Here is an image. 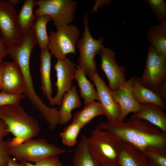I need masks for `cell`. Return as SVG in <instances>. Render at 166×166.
<instances>
[{
  "label": "cell",
  "mask_w": 166,
  "mask_h": 166,
  "mask_svg": "<svg viewBox=\"0 0 166 166\" xmlns=\"http://www.w3.org/2000/svg\"><path fill=\"white\" fill-rule=\"evenodd\" d=\"M2 85L1 90L8 93L22 94L25 91L24 78L19 69L12 62L1 63Z\"/></svg>",
  "instance_id": "cell-14"
},
{
  "label": "cell",
  "mask_w": 166,
  "mask_h": 166,
  "mask_svg": "<svg viewBox=\"0 0 166 166\" xmlns=\"http://www.w3.org/2000/svg\"><path fill=\"white\" fill-rule=\"evenodd\" d=\"M89 150L99 163H117L120 140L113 133L107 130L95 129L87 137Z\"/></svg>",
  "instance_id": "cell-4"
},
{
  "label": "cell",
  "mask_w": 166,
  "mask_h": 166,
  "mask_svg": "<svg viewBox=\"0 0 166 166\" xmlns=\"http://www.w3.org/2000/svg\"><path fill=\"white\" fill-rule=\"evenodd\" d=\"M57 30L50 31L48 48L57 60L65 58L68 54H76L77 43L80 31L73 24L56 27Z\"/></svg>",
  "instance_id": "cell-6"
},
{
  "label": "cell",
  "mask_w": 166,
  "mask_h": 166,
  "mask_svg": "<svg viewBox=\"0 0 166 166\" xmlns=\"http://www.w3.org/2000/svg\"><path fill=\"white\" fill-rule=\"evenodd\" d=\"M51 18L47 15H42L37 17L31 29L34 33L37 44L41 49L48 47L49 43V36L46 30V26Z\"/></svg>",
  "instance_id": "cell-25"
},
{
  "label": "cell",
  "mask_w": 166,
  "mask_h": 166,
  "mask_svg": "<svg viewBox=\"0 0 166 166\" xmlns=\"http://www.w3.org/2000/svg\"><path fill=\"white\" fill-rule=\"evenodd\" d=\"M144 152L148 160L156 166H166V156L152 150H148Z\"/></svg>",
  "instance_id": "cell-29"
},
{
  "label": "cell",
  "mask_w": 166,
  "mask_h": 166,
  "mask_svg": "<svg viewBox=\"0 0 166 166\" xmlns=\"http://www.w3.org/2000/svg\"><path fill=\"white\" fill-rule=\"evenodd\" d=\"M11 139L6 140L9 154L20 161L36 163L45 158L68 152L50 144L43 138H30L22 143L14 145L11 144Z\"/></svg>",
  "instance_id": "cell-3"
},
{
  "label": "cell",
  "mask_w": 166,
  "mask_h": 166,
  "mask_svg": "<svg viewBox=\"0 0 166 166\" xmlns=\"http://www.w3.org/2000/svg\"><path fill=\"white\" fill-rule=\"evenodd\" d=\"M82 128L79 123L74 121L65 127L60 134L63 144L69 147L75 145L77 143V136Z\"/></svg>",
  "instance_id": "cell-26"
},
{
  "label": "cell",
  "mask_w": 166,
  "mask_h": 166,
  "mask_svg": "<svg viewBox=\"0 0 166 166\" xmlns=\"http://www.w3.org/2000/svg\"><path fill=\"white\" fill-rule=\"evenodd\" d=\"M95 129L109 131L144 152L152 150L166 156V134L147 121L131 117L121 122H101Z\"/></svg>",
  "instance_id": "cell-1"
},
{
  "label": "cell",
  "mask_w": 166,
  "mask_h": 166,
  "mask_svg": "<svg viewBox=\"0 0 166 166\" xmlns=\"http://www.w3.org/2000/svg\"><path fill=\"white\" fill-rule=\"evenodd\" d=\"M145 2L150 7L160 23L166 22V5L163 0H148Z\"/></svg>",
  "instance_id": "cell-27"
},
{
  "label": "cell",
  "mask_w": 166,
  "mask_h": 166,
  "mask_svg": "<svg viewBox=\"0 0 166 166\" xmlns=\"http://www.w3.org/2000/svg\"><path fill=\"white\" fill-rule=\"evenodd\" d=\"M26 97L25 94H10L0 92V106L9 105H20L21 100Z\"/></svg>",
  "instance_id": "cell-28"
},
{
  "label": "cell",
  "mask_w": 166,
  "mask_h": 166,
  "mask_svg": "<svg viewBox=\"0 0 166 166\" xmlns=\"http://www.w3.org/2000/svg\"><path fill=\"white\" fill-rule=\"evenodd\" d=\"M2 85V73L1 64H0V90H1Z\"/></svg>",
  "instance_id": "cell-38"
},
{
  "label": "cell",
  "mask_w": 166,
  "mask_h": 166,
  "mask_svg": "<svg viewBox=\"0 0 166 166\" xmlns=\"http://www.w3.org/2000/svg\"><path fill=\"white\" fill-rule=\"evenodd\" d=\"M140 111L134 113L132 117L146 121L156 126L163 133L166 134V113L160 107L152 104L142 105Z\"/></svg>",
  "instance_id": "cell-16"
},
{
  "label": "cell",
  "mask_w": 166,
  "mask_h": 166,
  "mask_svg": "<svg viewBox=\"0 0 166 166\" xmlns=\"http://www.w3.org/2000/svg\"><path fill=\"white\" fill-rule=\"evenodd\" d=\"M9 133L6 124L2 119L0 118V140H2Z\"/></svg>",
  "instance_id": "cell-33"
},
{
  "label": "cell",
  "mask_w": 166,
  "mask_h": 166,
  "mask_svg": "<svg viewBox=\"0 0 166 166\" xmlns=\"http://www.w3.org/2000/svg\"><path fill=\"white\" fill-rule=\"evenodd\" d=\"M26 166H37L35 164V165L33 164L30 163L28 162H26Z\"/></svg>",
  "instance_id": "cell-39"
},
{
  "label": "cell",
  "mask_w": 166,
  "mask_h": 166,
  "mask_svg": "<svg viewBox=\"0 0 166 166\" xmlns=\"http://www.w3.org/2000/svg\"><path fill=\"white\" fill-rule=\"evenodd\" d=\"M75 79L77 82L80 97L84 99L85 105L94 102L95 100L97 101V93L94 84L87 79L84 71L77 65Z\"/></svg>",
  "instance_id": "cell-22"
},
{
  "label": "cell",
  "mask_w": 166,
  "mask_h": 166,
  "mask_svg": "<svg viewBox=\"0 0 166 166\" xmlns=\"http://www.w3.org/2000/svg\"><path fill=\"white\" fill-rule=\"evenodd\" d=\"M147 38L151 47L160 56L166 57V22L151 27Z\"/></svg>",
  "instance_id": "cell-21"
},
{
  "label": "cell",
  "mask_w": 166,
  "mask_h": 166,
  "mask_svg": "<svg viewBox=\"0 0 166 166\" xmlns=\"http://www.w3.org/2000/svg\"><path fill=\"white\" fill-rule=\"evenodd\" d=\"M0 118L6 124L9 132L15 137L11 139L12 145L37 136L40 131L38 120L26 113L20 105L0 106Z\"/></svg>",
  "instance_id": "cell-2"
},
{
  "label": "cell",
  "mask_w": 166,
  "mask_h": 166,
  "mask_svg": "<svg viewBox=\"0 0 166 166\" xmlns=\"http://www.w3.org/2000/svg\"><path fill=\"white\" fill-rule=\"evenodd\" d=\"M73 166H102L90 153L88 147L87 137L83 136L75 149L73 159Z\"/></svg>",
  "instance_id": "cell-23"
},
{
  "label": "cell",
  "mask_w": 166,
  "mask_h": 166,
  "mask_svg": "<svg viewBox=\"0 0 166 166\" xmlns=\"http://www.w3.org/2000/svg\"><path fill=\"white\" fill-rule=\"evenodd\" d=\"M17 10L8 1L0 0V31L7 48L16 45L23 35L17 26Z\"/></svg>",
  "instance_id": "cell-9"
},
{
  "label": "cell",
  "mask_w": 166,
  "mask_h": 166,
  "mask_svg": "<svg viewBox=\"0 0 166 166\" xmlns=\"http://www.w3.org/2000/svg\"><path fill=\"white\" fill-rule=\"evenodd\" d=\"M90 78L93 81L97 89V101L101 105L108 122L118 121L121 110L118 104L114 99L111 90L97 72Z\"/></svg>",
  "instance_id": "cell-12"
},
{
  "label": "cell",
  "mask_w": 166,
  "mask_h": 166,
  "mask_svg": "<svg viewBox=\"0 0 166 166\" xmlns=\"http://www.w3.org/2000/svg\"><path fill=\"white\" fill-rule=\"evenodd\" d=\"M9 157L6 141L0 140V166H7Z\"/></svg>",
  "instance_id": "cell-30"
},
{
  "label": "cell",
  "mask_w": 166,
  "mask_h": 166,
  "mask_svg": "<svg viewBox=\"0 0 166 166\" xmlns=\"http://www.w3.org/2000/svg\"><path fill=\"white\" fill-rule=\"evenodd\" d=\"M88 16L86 15L84 17V32L77 46L79 51L78 65L90 78L97 72L95 58L104 46V38L101 37L95 40L92 37L89 30Z\"/></svg>",
  "instance_id": "cell-5"
},
{
  "label": "cell",
  "mask_w": 166,
  "mask_h": 166,
  "mask_svg": "<svg viewBox=\"0 0 166 166\" xmlns=\"http://www.w3.org/2000/svg\"><path fill=\"white\" fill-rule=\"evenodd\" d=\"M102 166H122L117 163H105L102 164Z\"/></svg>",
  "instance_id": "cell-36"
},
{
  "label": "cell",
  "mask_w": 166,
  "mask_h": 166,
  "mask_svg": "<svg viewBox=\"0 0 166 166\" xmlns=\"http://www.w3.org/2000/svg\"><path fill=\"white\" fill-rule=\"evenodd\" d=\"M132 92L135 100L142 105L150 104L157 105L163 109H166V101L160 94L144 86L138 77H136L134 81Z\"/></svg>",
  "instance_id": "cell-17"
},
{
  "label": "cell",
  "mask_w": 166,
  "mask_h": 166,
  "mask_svg": "<svg viewBox=\"0 0 166 166\" xmlns=\"http://www.w3.org/2000/svg\"><path fill=\"white\" fill-rule=\"evenodd\" d=\"M37 6L34 0H25L18 14L16 23L20 32L24 35L31 29L37 18L34 9Z\"/></svg>",
  "instance_id": "cell-20"
},
{
  "label": "cell",
  "mask_w": 166,
  "mask_h": 166,
  "mask_svg": "<svg viewBox=\"0 0 166 166\" xmlns=\"http://www.w3.org/2000/svg\"><path fill=\"white\" fill-rule=\"evenodd\" d=\"M8 2L12 5L15 6L18 4L20 2V0H9Z\"/></svg>",
  "instance_id": "cell-37"
},
{
  "label": "cell",
  "mask_w": 166,
  "mask_h": 166,
  "mask_svg": "<svg viewBox=\"0 0 166 166\" xmlns=\"http://www.w3.org/2000/svg\"><path fill=\"white\" fill-rule=\"evenodd\" d=\"M51 55L48 47L41 49L40 56L41 87L49 103L53 98V89L50 78Z\"/></svg>",
  "instance_id": "cell-18"
},
{
  "label": "cell",
  "mask_w": 166,
  "mask_h": 166,
  "mask_svg": "<svg viewBox=\"0 0 166 166\" xmlns=\"http://www.w3.org/2000/svg\"><path fill=\"white\" fill-rule=\"evenodd\" d=\"M26 161H21L20 163L15 162L10 157L8 158V164L7 166H26Z\"/></svg>",
  "instance_id": "cell-35"
},
{
  "label": "cell",
  "mask_w": 166,
  "mask_h": 166,
  "mask_svg": "<svg viewBox=\"0 0 166 166\" xmlns=\"http://www.w3.org/2000/svg\"><path fill=\"white\" fill-rule=\"evenodd\" d=\"M99 55L101 59L100 67L106 76L109 88L112 90L118 89L126 81L125 67L117 64L116 53L109 48L103 46Z\"/></svg>",
  "instance_id": "cell-11"
},
{
  "label": "cell",
  "mask_w": 166,
  "mask_h": 166,
  "mask_svg": "<svg viewBox=\"0 0 166 166\" xmlns=\"http://www.w3.org/2000/svg\"><path fill=\"white\" fill-rule=\"evenodd\" d=\"M76 65L67 57L57 60L54 69L56 72L57 80L55 85L57 91L55 97L49 103L51 105H61L64 94L72 86V81L75 79Z\"/></svg>",
  "instance_id": "cell-10"
},
{
  "label": "cell",
  "mask_w": 166,
  "mask_h": 166,
  "mask_svg": "<svg viewBox=\"0 0 166 166\" xmlns=\"http://www.w3.org/2000/svg\"><path fill=\"white\" fill-rule=\"evenodd\" d=\"M81 102L78 95L77 87L73 85L71 89L65 93L62 98L59 112V124H66L71 119L72 111L81 106Z\"/></svg>",
  "instance_id": "cell-19"
},
{
  "label": "cell",
  "mask_w": 166,
  "mask_h": 166,
  "mask_svg": "<svg viewBox=\"0 0 166 166\" xmlns=\"http://www.w3.org/2000/svg\"><path fill=\"white\" fill-rule=\"evenodd\" d=\"M148 162L149 166H156L154 164H153L150 161L148 160Z\"/></svg>",
  "instance_id": "cell-40"
},
{
  "label": "cell",
  "mask_w": 166,
  "mask_h": 166,
  "mask_svg": "<svg viewBox=\"0 0 166 166\" xmlns=\"http://www.w3.org/2000/svg\"><path fill=\"white\" fill-rule=\"evenodd\" d=\"M138 79L145 87L158 93L166 81V57L158 55L153 48L149 46L145 69Z\"/></svg>",
  "instance_id": "cell-8"
},
{
  "label": "cell",
  "mask_w": 166,
  "mask_h": 166,
  "mask_svg": "<svg viewBox=\"0 0 166 166\" xmlns=\"http://www.w3.org/2000/svg\"><path fill=\"white\" fill-rule=\"evenodd\" d=\"M38 7L34 11L37 17L49 16L56 27L69 25L73 21L77 6L76 1L72 0H39L36 1Z\"/></svg>",
  "instance_id": "cell-7"
},
{
  "label": "cell",
  "mask_w": 166,
  "mask_h": 166,
  "mask_svg": "<svg viewBox=\"0 0 166 166\" xmlns=\"http://www.w3.org/2000/svg\"><path fill=\"white\" fill-rule=\"evenodd\" d=\"M37 166H63L57 156H50L35 163Z\"/></svg>",
  "instance_id": "cell-31"
},
{
  "label": "cell",
  "mask_w": 166,
  "mask_h": 166,
  "mask_svg": "<svg viewBox=\"0 0 166 166\" xmlns=\"http://www.w3.org/2000/svg\"><path fill=\"white\" fill-rule=\"evenodd\" d=\"M117 164L122 166H149L144 152L134 145L120 140Z\"/></svg>",
  "instance_id": "cell-15"
},
{
  "label": "cell",
  "mask_w": 166,
  "mask_h": 166,
  "mask_svg": "<svg viewBox=\"0 0 166 166\" xmlns=\"http://www.w3.org/2000/svg\"><path fill=\"white\" fill-rule=\"evenodd\" d=\"M104 115V110L100 103L94 101L85 105L82 110L76 113L73 121L78 123L83 128L96 117Z\"/></svg>",
  "instance_id": "cell-24"
},
{
  "label": "cell",
  "mask_w": 166,
  "mask_h": 166,
  "mask_svg": "<svg viewBox=\"0 0 166 166\" xmlns=\"http://www.w3.org/2000/svg\"><path fill=\"white\" fill-rule=\"evenodd\" d=\"M7 47L4 41L2 38L0 31V64L2 62L4 58L7 55Z\"/></svg>",
  "instance_id": "cell-32"
},
{
  "label": "cell",
  "mask_w": 166,
  "mask_h": 166,
  "mask_svg": "<svg viewBox=\"0 0 166 166\" xmlns=\"http://www.w3.org/2000/svg\"><path fill=\"white\" fill-rule=\"evenodd\" d=\"M136 77L132 76L118 89L111 90L112 96L120 109L119 122L124 121L125 117L129 113L138 112L143 108V106L136 101L132 94V85Z\"/></svg>",
  "instance_id": "cell-13"
},
{
  "label": "cell",
  "mask_w": 166,
  "mask_h": 166,
  "mask_svg": "<svg viewBox=\"0 0 166 166\" xmlns=\"http://www.w3.org/2000/svg\"><path fill=\"white\" fill-rule=\"evenodd\" d=\"M94 7L91 12H96L97 11L99 7L105 4H108L110 2L108 0H94Z\"/></svg>",
  "instance_id": "cell-34"
}]
</instances>
